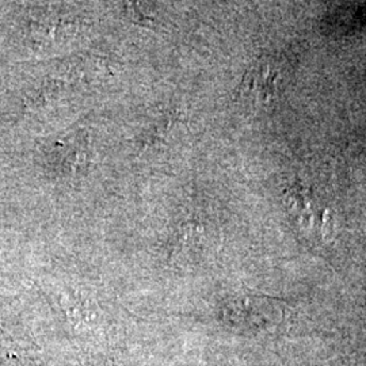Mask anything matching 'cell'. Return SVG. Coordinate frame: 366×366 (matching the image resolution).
Wrapping results in <instances>:
<instances>
[{
	"label": "cell",
	"mask_w": 366,
	"mask_h": 366,
	"mask_svg": "<svg viewBox=\"0 0 366 366\" xmlns=\"http://www.w3.org/2000/svg\"><path fill=\"white\" fill-rule=\"evenodd\" d=\"M280 90V72L270 64H255L243 79L240 95L258 105L269 104Z\"/></svg>",
	"instance_id": "obj_1"
}]
</instances>
